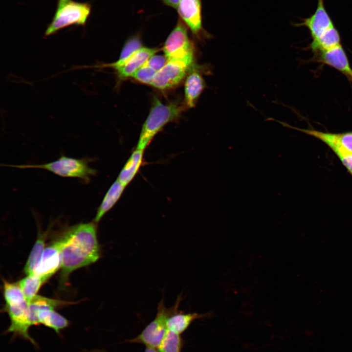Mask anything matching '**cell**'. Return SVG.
Listing matches in <instances>:
<instances>
[{
    "instance_id": "24",
    "label": "cell",
    "mask_w": 352,
    "mask_h": 352,
    "mask_svg": "<svg viewBox=\"0 0 352 352\" xmlns=\"http://www.w3.org/2000/svg\"><path fill=\"white\" fill-rule=\"evenodd\" d=\"M3 297L6 305L26 301L19 282L10 283L5 280H3Z\"/></svg>"
},
{
    "instance_id": "16",
    "label": "cell",
    "mask_w": 352,
    "mask_h": 352,
    "mask_svg": "<svg viewBox=\"0 0 352 352\" xmlns=\"http://www.w3.org/2000/svg\"><path fill=\"white\" fill-rule=\"evenodd\" d=\"M67 303H69L36 295L28 303V320L30 327L37 325V317L40 311L46 309H55Z\"/></svg>"
},
{
    "instance_id": "21",
    "label": "cell",
    "mask_w": 352,
    "mask_h": 352,
    "mask_svg": "<svg viewBox=\"0 0 352 352\" xmlns=\"http://www.w3.org/2000/svg\"><path fill=\"white\" fill-rule=\"evenodd\" d=\"M46 234H40L29 254L23 271L26 275L34 274L45 248Z\"/></svg>"
},
{
    "instance_id": "23",
    "label": "cell",
    "mask_w": 352,
    "mask_h": 352,
    "mask_svg": "<svg viewBox=\"0 0 352 352\" xmlns=\"http://www.w3.org/2000/svg\"><path fill=\"white\" fill-rule=\"evenodd\" d=\"M18 282L28 303L37 295L41 286L44 283L41 277L35 274L26 275Z\"/></svg>"
},
{
    "instance_id": "13",
    "label": "cell",
    "mask_w": 352,
    "mask_h": 352,
    "mask_svg": "<svg viewBox=\"0 0 352 352\" xmlns=\"http://www.w3.org/2000/svg\"><path fill=\"white\" fill-rule=\"evenodd\" d=\"M158 49L156 48L142 47L122 66L115 69L121 79L132 77L149 59L155 54Z\"/></svg>"
},
{
    "instance_id": "26",
    "label": "cell",
    "mask_w": 352,
    "mask_h": 352,
    "mask_svg": "<svg viewBox=\"0 0 352 352\" xmlns=\"http://www.w3.org/2000/svg\"><path fill=\"white\" fill-rule=\"evenodd\" d=\"M156 72L145 64L133 74L132 77L141 83L152 85Z\"/></svg>"
},
{
    "instance_id": "9",
    "label": "cell",
    "mask_w": 352,
    "mask_h": 352,
    "mask_svg": "<svg viewBox=\"0 0 352 352\" xmlns=\"http://www.w3.org/2000/svg\"><path fill=\"white\" fill-rule=\"evenodd\" d=\"M61 266V248L59 239L45 247L34 274L45 283Z\"/></svg>"
},
{
    "instance_id": "18",
    "label": "cell",
    "mask_w": 352,
    "mask_h": 352,
    "mask_svg": "<svg viewBox=\"0 0 352 352\" xmlns=\"http://www.w3.org/2000/svg\"><path fill=\"white\" fill-rule=\"evenodd\" d=\"M37 325H43L52 329L58 334L67 328L69 321L54 309L40 311L37 314Z\"/></svg>"
},
{
    "instance_id": "20",
    "label": "cell",
    "mask_w": 352,
    "mask_h": 352,
    "mask_svg": "<svg viewBox=\"0 0 352 352\" xmlns=\"http://www.w3.org/2000/svg\"><path fill=\"white\" fill-rule=\"evenodd\" d=\"M141 40L138 36H133L128 39L125 43L118 60L115 62L103 64L100 66H94L93 67H109L114 69L120 67L126 64L128 61L140 48L142 47Z\"/></svg>"
},
{
    "instance_id": "3",
    "label": "cell",
    "mask_w": 352,
    "mask_h": 352,
    "mask_svg": "<svg viewBox=\"0 0 352 352\" xmlns=\"http://www.w3.org/2000/svg\"><path fill=\"white\" fill-rule=\"evenodd\" d=\"M90 158H75L62 155L57 160L41 164L4 165L19 169L36 168L49 171L63 177L77 178L84 182H89L97 171L88 165Z\"/></svg>"
},
{
    "instance_id": "28",
    "label": "cell",
    "mask_w": 352,
    "mask_h": 352,
    "mask_svg": "<svg viewBox=\"0 0 352 352\" xmlns=\"http://www.w3.org/2000/svg\"><path fill=\"white\" fill-rule=\"evenodd\" d=\"M340 158L349 171L352 174V155L345 156Z\"/></svg>"
},
{
    "instance_id": "1",
    "label": "cell",
    "mask_w": 352,
    "mask_h": 352,
    "mask_svg": "<svg viewBox=\"0 0 352 352\" xmlns=\"http://www.w3.org/2000/svg\"><path fill=\"white\" fill-rule=\"evenodd\" d=\"M93 221L65 229L59 237L61 278L66 280L73 271L96 262L100 257L97 228Z\"/></svg>"
},
{
    "instance_id": "11",
    "label": "cell",
    "mask_w": 352,
    "mask_h": 352,
    "mask_svg": "<svg viewBox=\"0 0 352 352\" xmlns=\"http://www.w3.org/2000/svg\"><path fill=\"white\" fill-rule=\"evenodd\" d=\"M297 26L307 27L313 40L320 37L334 25L326 10L323 0H318L317 8L314 14L304 19L302 22L297 24Z\"/></svg>"
},
{
    "instance_id": "19",
    "label": "cell",
    "mask_w": 352,
    "mask_h": 352,
    "mask_svg": "<svg viewBox=\"0 0 352 352\" xmlns=\"http://www.w3.org/2000/svg\"><path fill=\"white\" fill-rule=\"evenodd\" d=\"M144 151L136 148L119 173L117 179L126 187L138 172L142 163Z\"/></svg>"
},
{
    "instance_id": "2",
    "label": "cell",
    "mask_w": 352,
    "mask_h": 352,
    "mask_svg": "<svg viewBox=\"0 0 352 352\" xmlns=\"http://www.w3.org/2000/svg\"><path fill=\"white\" fill-rule=\"evenodd\" d=\"M182 110L176 104H165L155 98L140 133L136 149L145 150L155 135L168 123L178 117Z\"/></svg>"
},
{
    "instance_id": "29",
    "label": "cell",
    "mask_w": 352,
    "mask_h": 352,
    "mask_svg": "<svg viewBox=\"0 0 352 352\" xmlns=\"http://www.w3.org/2000/svg\"><path fill=\"white\" fill-rule=\"evenodd\" d=\"M165 5L176 9L180 0H161Z\"/></svg>"
},
{
    "instance_id": "22",
    "label": "cell",
    "mask_w": 352,
    "mask_h": 352,
    "mask_svg": "<svg viewBox=\"0 0 352 352\" xmlns=\"http://www.w3.org/2000/svg\"><path fill=\"white\" fill-rule=\"evenodd\" d=\"M340 44V37L334 26L318 38L312 40L311 48L317 52L330 49Z\"/></svg>"
},
{
    "instance_id": "7",
    "label": "cell",
    "mask_w": 352,
    "mask_h": 352,
    "mask_svg": "<svg viewBox=\"0 0 352 352\" xmlns=\"http://www.w3.org/2000/svg\"><path fill=\"white\" fill-rule=\"evenodd\" d=\"M194 62L193 59H173L156 72L152 85L164 90L179 84L185 77Z\"/></svg>"
},
{
    "instance_id": "27",
    "label": "cell",
    "mask_w": 352,
    "mask_h": 352,
    "mask_svg": "<svg viewBox=\"0 0 352 352\" xmlns=\"http://www.w3.org/2000/svg\"><path fill=\"white\" fill-rule=\"evenodd\" d=\"M167 61L165 55L154 54L149 59L145 64L158 72L165 65Z\"/></svg>"
},
{
    "instance_id": "4",
    "label": "cell",
    "mask_w": 352,
    "mask_h": 352,
    "mask_svg": "<svg viewBox=\"0 0 352 352\" xmlns=\"http://www.w3.org/2000/svg\"><path fill=\"white\" fill-rule=\"evenodd\" d=\"M91 5L73 0H57L56 10L45 31L46 37L71 25L85 26L90 15Z\"/></svg>"
},
{
    "instance_id": "14",
    "label": "cell",
    "mask_w": 352,
    "mask_h": 352,
    "mask_svg": "<svg viewBox=\"0 0 352 352\" xmlns=\"http://www.w3.org/2000/svg\"><path fill=\"white\" fill-rule=\"evenodd\" d=\"M205 86L204 79L199 72L194 70L189 74L184 86L185 101L188 108L195 107Z\"/></svg>"
},
{
    "instance_id": "6",
    "label": "cell",
    "mask_w": 352,
    "mask_h": 352,
    "mask_svg": "<svg viewBox=\"0 0 352 352\" xmlns=\"http://www.w3.org/2000/svg\"><path fill=\"white\" fill-rule=\"evenodd\" d=\"M187 27L179 19L168 35L163 46L164 55L168 60L173 59L194 60V47L189 38Z\"/></svg>"
},
{
    "instance_id": "15",
    "label": "cell",
    "mask_w": 352,
    "mask_h": 352,
    "mask_svg": "<svg viewBox=\"0 0 352 352\" xmlns=\"http://www.w3.org/2000/svg\"><path fill=\"white\" fill-rule=\"evenodd\" d=\"M126 186L116 179L110 186L99 206L93 221L98 223L103 216L116 204Z\"/></svg>"
},
{
    "instance_id": "30",
    "label": "cell",
    "mask_w": 352,
    "mask_h": 352,
    "mask_svg": "<svg viewBox=\"0 0 352 352\" xmlns=\"http://www.w3.org/2000/svg\"><path fill=\"white\" fill-rule=\"evenodd\" d=\"M144 352H159L157 349L153 348V347H146V348L144 350Z\"/></svg>"
},
{
    "instance_id": "10",
    "label": "cell",
    "mask_w": 352,
    "mask_h": 352,
    "mask_svg": "<svg viewBox=\"0 0 352 352\" xmlns=\"http://www.w3.org/2000/svg\"><path fill=\"white\" fill-rule=\"evenodd\" d=\"M180 19L191 32L199 36L203 33L201 0H180L176 8Z\"/></svg>"
},
{
    "instance_id": "25",
    "label": "cell",
    "mask_w": 352,
    "mask_h": 352,
    "mask_svg": "<svg viewBox=\"0 0 352 352\" xmlns=\"http://www.w3.org/2000/svg\"><path fill=\"white\" fill-rule=\"evenodd\" d=\"M183 346L180 335L168 330L157 349L159 352H182Z\"/></svg>"
},
{
    "instance_id": "12",
    "label": "cell",
    "mask_w": 352,
    "mask_h": 352,
    "mask_svg": "<svg viewBox=\"0 0 352 352\" xmlns=\"http://www.w3.org/2000/svg\"><path fill=\"white\" fill-rule=\"evenodd\" d=\"M319 61L341 71L351 78L352 69L348 58L341 44L330 49L318 51Z\"/></svg>"
},
{
    "instance_id": "5",
    "label": "cell",
    "mask_w": 352,
    "mask_h": 352,
    "mask_svg": "<svg viewBox=\"0 0 352 352\" xmlns=\"http://www.w3.org/2000/svg\"><path fill=\"white\" fill-rule=\"evenodd\" d=\"M180 301L181 297H179L174 306L167 308L162 299L158 304L155 318L137 336L128 342L158 349L168 331L167 321L170 316L178 311Z\"/></svg>"
},
{
    "instance_id": "31",
    "label": "cell",
    "mask_w": 352,
    "mask_h": 352,
    "mask_svg": "<svg viewBox=\"0 0 352 352\" xmlns=\"http://www.w3.org/2000/svg\"><path fill=\"white\" fill-rule=\"evenodd\" d=\"M351 78H352V76L351 77Z\"/></svg>"
},
{
    "instance_id": "17",
    "label": "cell",
    "mask_w": 352,
    "mask_h": 352,
    "mask_svg": "<svg viewBox=\"0 0 352 352\" xmlns=\"http://www.w3.org/2000/svg\"><path fill=\"white\" fill-rule=\"evenodd\" d=\"M208 313H182L178 311L170 316L167 321L168 330L181 335L195 320L208 316Z\"/></svg>"
},
{
    "instance_id": "8",
    "label": "cell",
    "mask_w": 352,
    "mask_h": 352,
    "mask_svg": "<svg viewBox=\"0 0 352 352\" xmlns=\"http://www.w3.org/2000/svg\"><path fill=\"white\" fill-rule=\"evenodd\" d=\"M316 137L330 147L339 158L352 155V132L331 133L307 129H298Z\"/></svg>"
}]
</instances>
